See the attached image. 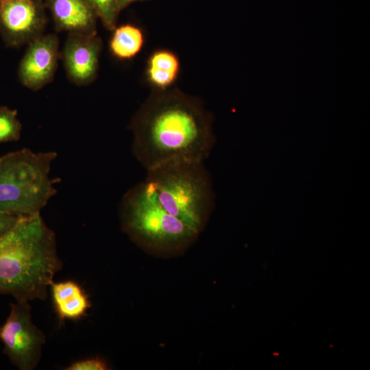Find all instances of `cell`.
I'll return each mask as SVG.
<instances>
[{
	"instance_id": "cell-14",
	"label": "cell",
	"mask_w": 370,
	"mask_h": 370,
	"mask_svg": "<svg viewBox=\"0 0 370 370\" xmlns=\"http://www.w3.org/2000/svg\"><path fill=\"white\" fill-rule=\"evenodd\" d=\"M103 25L112 31L121 12L118 0H86Z\"/></svg>"
},
{
	"instance_id": "cell-11",
	"label": "cell",
	"mask_w": 370,
	"mask_h": 370,
	"mask_svg": "<svg viewBox=\"0 0 370 370\" xmlns=\"http://www.w3.org/2000/svg\"><path fill=\"white\" fill-rule=\"evenodd\" d=\"M49 288L54 310L62 322L79 320L91 308L88 295L82 286L73 280L53 281Z\"/></svg>"
},
{
	"instance_id": "cell-16",
	"label": "cell",
	"mask_w": 370,
	"mask_h": 370,
	"mask_svg": "<svg viewBox=\"0 0 370 370\" xmlns=\"http://www.w3.org/2000/svg\"><path fill=\"white\" fill-rule=\"evenodd\" d=\"M67 370H106L108 369L106 363L100 358H91L78 360L71 363Z\"/></svg>"
},
{
	"instance_id": "cell-1",
	"label": "cell",
	"mask_w": 370,
	"mask_h": 370,
	"mask_svg": "<svg viewBox=\"0 0 370 370\" xmlns=\"http://www.w3.org/2000/svg\"><path fill=\"white\" fill-rule=\"evenodd\" d=\"M212 114L178 88L153 90L129 124L132 153L149 171L174 162H204L215 143Z\"/></svg>"
},
{
	"instance_id": "cell-5",
	"label": "cell",
	"mask_w": 370,
	"mask_h": 370,
	"mask_svg": "<svg viewBox=\"0 0 370 370\" xmlns=\"http://www.w3.org/2000/svg\"><path fill=\"white\" fill-rule=\"evenodd\" d=\"M56 151L22 149L0 159V211L25 216L40 213L57 193L49 177Z\"/></svg>"
},
{
	"instance_id": "cell-12",
	"label": "cell",
	"mask_w": 370,
	"mask_h": 370,
	"mask_svg": "<svg viewBox=\"0 0 370 370\" xmlns=\"http://www.w3.org/2000/svg\"><path fill=\"white\" fill-rule=\"evenodd\" d=\"M180 72V61L173 51L160 49L149 56L145 78L154 90H164L172 88Z\"/></svg>"
},
{
	"instance_id": "cell-6",
	"label": "cell",
	"mask_w": 370,
	"mask_h": 370,
	"mask_svg": "<svg viewBox=\"0 0 370 370\" xmlns=\"http://www.w3.org/2000/svg\"><path fill=\"white\" fill-rule=\"evenodd\" d=\"M0 340L3 354L16 368H36L47 337L34 323L29 301L15 300L10 304V314L0 327Z\"/></svg>"
},
{
	"instance_id": "cell-3",
	"label": "cell",
	"mask_w": 370,
	"mask_h": 370,
	"mask_svg": "<svg viewBox=\"0 0 370 370\" xmlns=\"http://www.w3.org/2000/svg\"><path fill=\"white\" fill-rule=\"evenodd\" d=\"M144 181L165 210L201 232L214 203L204 162L166 164L147 171Z\"/></svg>"
},
{
	"instance_id": "cell-10",
	"label": "cell",
	"mask_w": 370,
	"mask_h": 370,
	"mask_svg": "<svg viewBox=\"0 0 370 370\" xmlns=\"http://www.w3.org/2000/svg\"><path fill=\"white\" fill-rule=\"evenodd\" d=\"M56 31L97 34V16L86 0H44Z\"/></svg>"
},
{
	"instance_id": "cell-8",
	"label": "cell",
	"mask_w": 370,
	"mask_h": 370,
	"mask_svg": "<svg viewBox=\"0 0 370 370\" xmlns=\"http://www.w3.org/2000/svg\"><path fill=\"white\" fill-rule=\"evenodd\" d=\"M28 45L21 59L18 75L25 87L38 90L53 81L58 60L60 41L54 34H42Z\"/></svg>"
},
{
	"instance_id": "cell-7",
	"label": "cell",
	"mask_w": 370,
	"mask_h": 370,
	"mask_svg": "<svg viewBox=\"0 0 370 370\" xmlns=\"http://www.w3.org/2000/svg\"><path fill=\"white\" fill-rule=\"evenodd\" d=\"M43 0H0V34L8 47H19L43 34L47 23Z\"/></svg>"
},
{
	"instance_id": "cell-4",
	"label": "cell",
	"mask_w": 370,
	"mask_h": 370,
	"mask_svg": "<svg viewBox=\"0 0 370 370\" xmlns=\"http://www.w3.org/2000/svg\"><path fill=\"white\" fill-rule=\"evenodd\" d=\"M120 217L123 232L132 240L157 251L184 248L199 234L165 210L145 181L124 194L120 204Z\"/></svg>"
},
{
	"instance_id": "cell-9",
	"label": "cell",
	"mask_w": 370,
	"mask_h": 370,
	"mask_svg": "<svg viewBox=\"0 0 370 370\" xmlns=\"http://www.w3.org/2000/svg\"><path fill=\"white\" fill-rule=\"evenodd\" d=\"M102 47L97 34L69 33L60 57L71 82L86 86L96 79Z\"/></svg>"
},
{
	"instance_id": "cell-2",
	"label": "cell",
	"mask_w": 370,
	"mask_h": 370,
	"mask_svg": "<svg viewBox=\"0 0 370 370\" xmlns=\"http://www.w3.org/2000/svg\"><path fill=\"white\" fill-rule=\"evenodd\" d=\"M62 268L56 234L40 213L21 216L0 237V294L16 301L45 300Z\"/></svg>"
},
{
	"instance_id": "cell-19",
	"label": "cell",
	"mask_w": 370,
	"mask_h": 370,
	"mask_svg": "<svg viewBox=\"0 0 370 370\" xmlns=\"http://www.w3.org/2000/svg\"><path fill=\"white\" fill-rule=\"evenodd\" d=\"M0 159H1V157H0Z\"/></svg>"
},
{
	"instance_id": "cell-13",
	"label": "cell",
	"mask_w": 370,
	"mask_h": 370,
	"mask_svg": "<svg viewBox=\"0 0 370 370\" xmlns=\"http://www.w3.org/2000/svg\"><path fill=\"white\" fill-rule=\"evenodd\" d=\"M109 47L112 56L119 60H130L142 50L145 36L143 30L132 24H123L112 30Z\"/></svg>"
},
{
	"instance_id": "cell-17",
	"label": "cell",
	"mask_w": 370,
	"mask_h": 370,
	"mask_svg": "<svg viewBox=\"0 0 370 370\" xmlns=\"http://www.w3.org/2000/svg\"><path fill=\"white\" fill-rule=\"evenodd\" d=\"M21 216L0 211V237L10 230Z\"/></svg>"
},
{
	"instance_id": "cell-15",
	"label": "cell",
	"mask_w": 370,
	"mask_h": 370,
	"mask_svg": "<svg viewBox=\"0 0 370 370\" xmlns=\"http://www.w3.org/2000/svg\"><path fill=\"white\" fill-rule=\"evenodd\" d=\"M21 123L17 111L0 106V143L16 141L21 137Z\"/></svg>"
},
{
	"instance_id": "cell-18",
	"label": "cell",
	"mask_w": 370,
	"mask_h": 370,
	"mask_svg": "<svg viewBox=\"0 0 370 370\" xmlns=\"http://www.w3.org/2000/svg\"><path fill=\"white\" fill-rule=\"evenodd\" d=\"M146 1V0H118V3H119V5L121 10H123L131 3L136 1Z\"/></svg>"
}]
</instances>
